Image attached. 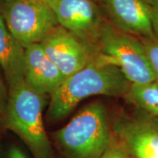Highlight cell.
<instances>
[{
	"label": "cell",
	"instance_id": "cell-12",
	"mask_svg": "<svg viewBox=\"0 0 158 158\" xmlns=\"http://www.w3.org/2000/svg\"><path fill=\"white\" fill-rule=\"evenodd\" d=\"M123 98L128 103L158 118V81L131 84Z\"/></svg>",
	"mask_w": 158,
	"mask_h": 158
},
{
	"label": "cell",
	"instance_id": "cell-6",
	"mask_svg": "<svg viewBox=\"0 0 158 158\" xmlns=\"http://www.w3.org/2000/svg\"><path fill=\"white\" fill-rule=\"evenodd\" d=\"M65 78L76 73L99 54L98 46L58 25L39 43Z\"/></svg>",
	"mask_w": 158,
	"mask_h": 158
},
{
	"label": "cell",
	"instance_id": "cell-4",
	"mask_svg": "<svg viewBox=\"0 0 158 158\" xmlns=\"http://www.w3.org/2000/svg\"><path fill=\"white\" fill-rule=\"evenodd\" d=\"M105 62L120 69L132 84L156 81L141 39L118 30L105 21L98 44Z\"/></svg>",
	"mask_w": 158,
	"mask_h": 158
},
{
	"label": "cell",
	"instance_id": "cell-16",
	"mask_svg": "<svg viewBox=\"0 0 158 158\" xmlns=\"http://www.w3.org/2000/svg\"><path fill=\"white\" fill-rule=\"evenodd\" d=\"M151 21L154 34L158 39V7H152Z\"/></svg>",
	"mask_w": 158,
	"mask_h": 158
},
{
	"label": "cell",
	"instance_id": "cell-14",
	"mask_svg": "<svg viewBox=\"0 0 158 158\" xmlns=\"http://www.w3.org/2000/svg\"><path fill=\"white\" fill-rule=\"evenodd\" d=\"M9 98V86L0 65V118H3Z\"/></svg>",
	"mask_w": 158,
	"mask_h": 158
},
{
	"label": "cell",
	"instance_id": "cell-20",
	"mask_svg": "<svg viewBox=\"0 0 158 158\" xmlns=\"http://www.w3.org/2000/svg\"><path fill=\"white\" fill-rule=\"evenodd\" d=\"M95 1H96V0H95Z\"/></svg>",
	"mask_w": 158,
	"mask_h": 158
},
{
	"label": "cell",
	"instance_id": "cell-15",
	"mask_svg": "<svg viewBox=\"0 0 158 158\" xmlns=\"http://www.w3.org/2000/svg\"><path fill=\"white\" fill-rule=\"evenodd\" d=\"M114 134V133H113ZM126 152L115 135H113L111 141L100 158H124Z\"/></svg>",
	"mask_w": 158,
	"mask_h": 158
},
{
	"label": "cell",
	"instance_id": "cell-11",
	"mask_svg": "<svg viewBox=\"0 0 158 158\" xmlns=\"http://www.w3.org/2000/svg\"><path fill=\"white\" fill-rule=\"evenodd\" d=\"M24 51L0 11V65L9 86L24 79Z\"/></svg>",
	"mask_w": 158,
	"mask_h": 158
},
{
	"label": "cell",
	"instance_id": "cell-19",
	"mask_svg": "<svg viewBox=\"0 0 158 158\" xmlns=\"http://www.w3.org/2000/svg\"><path fill=\"white\" fill-rule=\"evenodd\" d=\"M124 158H131V157H130V156L127 155V154H126V155H125V157H124Z\"/></svg>",
	"mask_w": 158,
	"mask_h": 158
},
{
	"label": "cell",
	"instance_id": "cell-2",
	"mask_svg": "<svg viewBox=\"0 0 158 158\" xmlns=\"http://www.w3.org/2000/svg\"><path fill=\"white\" fill-rule=\"evenodd\" d=\"M45 96L31 88L24 79L12 85L2 118L6 127L24 142L35 158H53L43 118Z\"/></svg>",
	"mask_w": 158,
	"mask_h": 158
},
{
	"label": "cell",
	"instance_id": "cell-10",
	"mask_svg": "<svg viewBox=\"0 0 158 158\" xmlns=\"http://www.w3.org/2000/svg\"><path fill=\"white\" fill-rule=\"evenodd\" d=\"M65 78L39 43L26 47L24 80L36 92L43 95H51Z\"/></svg>",
	"mask_w": 158,
	"mask_h": 158
},
{
	"label": "cell",
	"instance_id": "cell-9",
	"mask_svg": "<svg viewBox=\"0 0 158 158\" xmlns=\"http://www.w3.org/2000/svg\"><path fill=\"white\" fill-rule=\"evenodd\" d=\"M105 19L118 30L138 38L154 39L152 7L141 0H96Z\"/></svg>",
	"mask_w": 158,
	"mask_h": 158
},
{
	"label": "cell",
	"instance_id": "cell-5",
	"mask_svg": "<svg viewBox=\"0 0 158 158\" xmlns=\"http://www.w3.org/2000/svg\"><path fill=\"white\" fill-rule=\"evenodd\" d=\"M0 11L9 30L24 48L40 42L59 25L45 0H0Z\"/></svg>",
	"mask_w": 158,
	"mask_h": 158
},
{
	"label": "cell",
	"instance_id": "cell-7",
	"mask_svg": "<svg viewBox=\"0 0 158 158\" xmlns=\"http://www.w3.org/2000/svg\"><path fill=\"white\" fill-rule=\"evenodd\" d=\"M138 110L116 120L114 135L131 158H158V118Z\"/></svg>",
	"mask_w": 158,
	"mask_h": 158
},
{
	"label": "cell",
	"instance_id": "cell-17",
	"mask_svg": "<svg viewBox=\"0 0 158 158\" xmlns=\"http://www.w3.org/2000/svg\"><path fill=\"white\" fill-rule=\"evenodd\" d=\"M8 158H28L19 147H13L10 149Z\"/></svg>",
	"mask_w": 158,
	"mask_h": 158
},
{
	"label": "cell",
	"instance_id": "cell-8",
	"mask_svg": "<svg viewBox=\"0 0 158 158\" xmlns=\"http://www.w3.org/2000/svg\"><path fill=\"white\" fill-rule=\"evenodd\" d=\"M59 24L79 38L97 45L106 21L95 0H45Z\"/></svg>",
	"mask_w": 158,
	"mask_h": 158
},
{
	"label": "cell",
	"instance_id": "cell-3",
	"mask_svg": "<svg viewBox=\"0 0 158 158\" xmlns=\"http://www.w3.org/2000/svg\"><path fill=\"white\" fill-rule=\"evenodd\" d=\"M113 135L106 107L95 101L84 106L64 127L55 132L54 138L65 158H100Z\"/></svg>",
	"mask_w": 158,
	"mask_h": 158
},
{
	"label": "cell",
	"instance_id": "cell-13",
	"mask_svg": "<svg viewBox=\"0 0 158 158\" xmlns=\"http://www.w3.org/2000/svg\"><path fill=\"white\" fill-rule=\"evenodd\" d=\"M145 48L147 58L155 74L156 81H158V39H141Z\"/></svg>",
	"mask_w": 158,
	"mask_h": 158
},
{
	"label": "cell",
	"instance_id": "cell-18",
	"mask_svg": "<svg viewBox=\"0 0 158 158\" xmlns=\"http://www.w3.org/2000/svg\"><path fill=\"white\" fill-rule=\"evenodd\" d=\"M151 7H158V0H141Z\"/></svg>",
	"mask_w": 158,
	"mask_h": 158
},
{
	"label": "cell",
	"instance_id": "cell-1",
	"mask_svg": "<svg viewBox=\"0 0 158 158\" xmlns=\"http://www.w3.org/2000/svg\"><path fill=\"white\" fill-rule=\"evenodd\" d=\"M131 84L118 67L105 62L99 53L89 64L67 77L51 94L47 119L51 123L60 121L89 97H124Z\"/></svg>",
	"mask_w": 158,
	"mask_h": 158
}]
</instances>
